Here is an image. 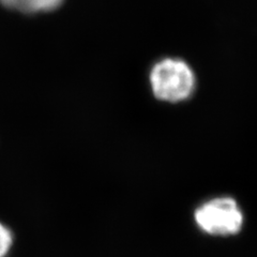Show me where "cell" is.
<instances>
[{
    "label": "cell",
    "mask_w": 257,
    "mask_h": 257,
    "mask_svg": "<svg viewBox=\"0 0 257 257\" xmlns=\"http://www.w3.org/2000/svg\"><path fill=\"white\" fill-rule=\"evenodd\" d=\"M152 91L158 99L179 102L188 99L195 87V77L188 64L179 59H164L152 68Z\"/></svg>",
    "instance_id": "6da1fadb"
},
{
    "label": "cell",
    "mask_w": 257,
    "mask_h": 257,
    "mask_svg": "<svg viewBox=\"0 0 257 257\" xmlns=\"http://www.w3.org/2000/svg\"><path fill=\"white\" fill-rule=\"evenodd\" d=\"M198 227L213 236H230L240 231L243 214L230 197H218L200 206L195 211Z\"/></svg>",
    "instance_id": "7a4b0ae2"
},
{
    "label": "cell",
    "mask_w": 257,
    "mask_h": 257,
    "mask_svg": "<svg viewBox=\"0 0 257 257\" xmlns=\"http://www.w3.org/2000/svg\"><path fill=\"white\" fill-rule=\"evenodd\" d=\"M5 7L23 13L51 11L57 8L62 0H0Z\"/></svg>",
    "instance_id": "3957f363"
},
{
    "label": "cell",
    "mask_w": 257,
    "mask_h": 257,
    "mask_svg": "<svg viewBox=\"0 0 257 257\" xmlns=\"http://www.w3.org/2000/svg\"><path fill=\"white\" fill-rule=\"evenodd\" d=\"M12 244V236L9 229H7L4 225L0 223V257H4L8 251L10 250Z\"/></svg>",
    "instance_id": "277c9868"
}]
</instances>
